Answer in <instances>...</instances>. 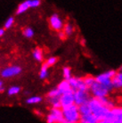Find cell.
Returning a JSON list of instances; mask_svg holds the SVG:
<instances>
[{
  "label": "cell",
  "instance_id": "cell-1",
  "mask_svg": "<svg viewBox=\"0 0 122 123\" xmlns=\"http://www.w3.org/2000/svg\"><path fill=\"white\" fill-rule=\"evenodd\" d=\"M88 105L91 109V113L97 119V120H107L110 110L105 107L104 105H102L99 99L91 97L88 102Z\"/></svg>",
  "mask_w": 122,
  "mask_h": 123
},
{
  "label": "cell",
  "instance_id": "cell-2",
  "mask_svg": "<svg viewBox=\"0 0 122 123\" xmlns=\"http://www.w3.org/2000/svg\"><path fill=\"white\" fill-rule=\"evenodd\" d=\"M62 114H63L64 121L67 123H74L79 122L80 120V113L79 111V107L77 105H73L67 107L65 109H61Z\"/></svg>",
  "mask_w": 122,
  "mask_h": 123
},
{
  "label": "cell",
  "instance_id": "cell-3",
  "mask_svg": "<svg viewBox=\"0 0 122 123\" xmlns=\"http://www.w3.org/2000/svg\"><path fill=\"white\" fill-rule=\"evenodd\" d=\"M116 72L117 71L110 70V71H107L105 72H104V73L99 74L96 77H95V82L104 86L106 88L109 89V91H110V90L113 89L112 85H111V79L116 74Z\"/></svg>",
  "mask_w": 122,
  "mask_h": 123
},
{
  "label": "cell",
  "instance_id": "cell-4",
  "mask_svg": "<svg viewBox=\"0 0 122 123\" xmlns=\"http://www.w3.org/2000/svg\"><path fill=\"white\" fill-rule=\"evenodd\" d=\"M46 123H61L63 122V114L61 109L59 108H51L49 113L46 117Z\"/></svg>",
  "mask_w": 122,
  "mask_h": 123
},
{
  "label": "cell",
  "instance_id": "cell-5",
  "mask_svg": "<svg viewBox=\"0 0 122 123\" xmlns=\"http://www.w3.org/2000/svg\"><path fill=\"white\" fill-rule=\"evenodd\" d=\"M90 94L93 95V97L95 98H103V97H108L109 95V89L106 88L104 86L95 82L93 86L89 88Z\"/></svg>",
  "mask_w": 122,
  "mask_h": 123
},
{
  "label": "cell",
  "instance_id": "cell-6",
  "mask_svg": "<svg viewBox=\"0 0 122 123\" xmlns=\"http://www.w3.org/2000/svg\"><path fill=\"white\" fill-rule=\"evenodd\" d=\"M22 69L18 65H12L8 67L4 68L2 71H0V77L3 79H10V78H14L21 73Z\"/></svg>",
  "mask_w": 122,
  "mask_h": 123
},
{
  "label": "cell",
  "instance_id": "cell-7",
  "mask_svg": "<svg viewBox=\"0 0 122 123\" xmlns=\"http://www.w3.org/2000/svg\"><path fill=\"white\" fill-rule=\"evenodd\" d=\"M73 96L74 105L77 106H80L84 104L88 103L90 98H91L89 91H80V90L73 91Z\"/></svg>",
  "mask_w": 122,
  "mask_h": 123
},
{
  "label": "cell",
  "instance_id": "cell-8",
  "mask_svg": "<svg viewBox=\"0 0 122 123\" xmlns=\"http://www.w3.org/2000/svg\"><path fill=\"white\" fill-rule=\"evenodd\" d=\"M48 22L50 28L52 29L53 31L59 32V31H62V29H63V26H64L63 20L57 13H54V14H52V15L50 16L48 19Z\"/></svg>",
  "mask_w": 122,
  "mask_h": 123
},
{
  "label": "cell",
  "instance_id": "cell-9",
  "mask_svg": "<svg viewBox=\"0 0 122 123\" xmlns=\"http://www.w3.org/2000/svg\"><path fill=\"white\" fill-rule=\"evenodd\" d=\"M68 82L70 84V87L72 91H77V90H80V91H88V88L85 86L84 84L82 78L79 77H71L70 80H68Z\"/></svg>",
  "mask_w": 122,
  "mask_h": 123
},
{
  "label": "cell",
  "instance_id": "cell-10",
  "mask_svg": "<svg viewBox=\"0 0 122 123\" xmlns=\"http://www.w3.org/2000/svg\"><path fill=\"white\" fill-rule=\"evenodd\" d=\"M60 105H61V109H65V108L73 105V91H70L69 93H65L63 95H61V96H60Z\"/></svg>",
  "mask_w": 122,
  "mask_h": 123
},
{
  "label": "cell",
  "instance_id": "cell-11",
  "mask_svg": "<svg viewBox=\"0 0 122 123\" xmlns=\"http://www.w3.org/2000/svg\"><path fill=\"white\" fill-rule=\"evenodd\" d=\"M111 85L114 89H122V72L117 71L111 79Z\"/></svg>",
  "mask_w": 122,
  "mask_h": 123
},
{
  "label": "cell",
  "instance_id": "cell-12",
  "mask_svg": "<svg viewBox=\"0 0 122 123\" xmlns=\"http://www.w3.org/2000/svg\"><path fill=\"white\" fill-rule=\"evenodd\" d=\"M56 88L58 89V91L60 92L61 95H63L65 93H69L70 91H72L71 87H70V84L68 82V80H63L62 81H61L60 83L58 84V86H56Z\"/></svg>",
  "mask_w": 122,
  "mask_h": 123
},
{
  "label": "cell",
  "instance_id": "cell-13",
  "mask_svg": "<svg viewBox=\"0 0 122 123\" xmlns=\"http://www.w3.org/2000/svg\"><path fill=\"white\" fill-rule=\"evenodd\" d=\"M32 56L34 60H36L38 62H43L44 61V52L40 47H36L32 52Z\"/></svg>",
  "mask_w": 122,
  "mask_h": 123
},
{
  "label": "cell",
  "instance_id": "cell-14",
  "mask_svg": "<svg viewBox=\"0 0 122 123\" xmlns=\"http://www.w3.org/2000/svg\"><path fill=\"white\" fill-rule=\"evenodd\" d=\"M29 9H30V7H29L27 0H25V1L21 2V3H20L18 5L17 8H16L15 13L17 14V15H20V14H22V13L26 12Z\"/></svg>",
  "mask_w": 122,
  "mask_h": 123
},
{
  "label": "cell",
  "instance_id": "cell-15",
  "mask_svg": "<svg viewBox=\"0 0 122 123\" xmlns=\"http://www.w3.org/2000/svg\"><path fill=\"white\" fill-rule=\"evenodd\" d=\"M110 113L114 120L122 121V106H116L110 110Z\"/></svg>",
  "mask_w": 122,
  "mask_h": 123
},
{
  "label": "cell",
  "instance_id": "cell-16",
  "mask_svg": "<svg viewBox=\"0 0 122 123\" xmlns=\"http://www.w3.org/2000/svg\"><path fill=\"white\" fill-rule=\"evenodd\" d=\"M74 26L70 22H67V23H64L63 29H62V32L64 33V35L67 37H70L72 34L74 33Z\"/></svg>",
  "mask_w": 122,
  "mask_h": 123
},
{
  "label": "cell",
  "instance_id": "cell-17",
  "mask_svg": "<svg viewBox=\"0 0 122 123\" xmlns=\"http://www.w3.org/2000/svg\"><path fill=\"white\" fill-rule=\"evenodd\" d=\"M42 101H43V98L41 96H39V95H31V96H30V97H28L26 99V104L30 105H38Z\"/></svg>",
  "mask_w": 122,
  "mask_h": 123
},
{
  "label": "cell",
  "instance_id": "cell-18",
  "mask_svg": "<svg viewBox=\"0 0 122 123\" xmlns=\"http://www.w3.org/2000/svg\"><path fill=\"white\" fill-rule=\"evenodd\" d=\"M78 107H79V113H80V116H84V115L91 113V109H90V106H89L88 103L84 104V105H80V106H78Z\"/></svg>",
  "mask_w": 122,
  "mask_h": 123
},
{
  "label": "cell",
  "instance_id": "cell-19",
  "mask_svg": "<svg viewBox=\"0 0 122 123\" xmlns=\"http://www.w3.org/2000/svg\"><path fill=\"white\" fill-rule=\"evenodd\" d=\"M82 79H83V81H84V84H85V86L88 88V90H89V88L95 83V77L90 76V75H87V76H85V77L82 78Z\"/></svg>",
  "mask_w": 122,
  "mask_h": 123
},
{
  "label": "cell",
  "instance_id": "cell-20",
  "mask_svg": "<svg viewBox=\"0 0 122 123\" xmlns=\"http://www.w3.org/2000/svg\"><path fill=\"white\" fill-rule=\"evenodd\" d=\"M80 120H83V121H85V122H86V123H96L98 121L97 119H96L92 113L81 116V117H80Z\"/></svg>",
  "mask_w": 122,
  "mask_h": 123
},
{
  "label": "cell",
  "instance_id": "cell-21",
  "mask_svg": "<svg viewBox=\"0 0 122 123\" xmlns=\"http://www.w3.org/2000/svg\"><path fill=\"white\" fill-rule=\"evenodd\" d=\"M47 103L51 105V107H52V108H59V109H61V105H60V97L47 98Z\"/></svg>",
  "mask_w": 122,
  "mask_h": 123
},
{
  "label": "cell",
  "instance_id": "cell-22",
  "mask_svg": "<svg viewBox=\"0 0 122 123\" xmlns=\"http://www.w3.org/2000/svg\"><path fill=\"white\" fill-rule=\"evenodd\" d=\"M57 57H55V56H51V57H49L47 60H46V62H43V65L44 66H46V68H50V67H52V66H54V65L57 62Z\"/></svg>",
  "mask_w": 122,
  "mask_h": 123
},
{
  "label": "cell",
  "instance_id": "cell-23",
  "mask_svg": "<svg viewBox=\"0 0 122 123\" xmlns=\"http://www.w3.org/2000/svg\"><path fill=\"white\" fill-rule=\"evenodd\" d=\"M21 87L19 86H12L7 89V94L10 96H13V95H18L19 93L21 92Z\"/></svg>",
  "mask_w": 122,
  "mask_h": 123
},
{
  "label": "cell",
  "instance_id": "cell-24",
  "mask_svg": "<svg viewBox=\"0 0 122 123\" xmlns=\"http://www.w3.org/2000/svg\"><path fill=\"white\" fill-rule=\"evenodd\" d=\"M22 34L27 38H32L34 37V35H35V32H34V30L32 28H30V27H26V28L23 29Z\"/></svg>",
  "mask_w": 122,
  "mask_h": 123
},
{
  "label": "cell",
  "instance_id": "cell-25",
  "mask_svg": "<svg viewBox=\"0 0 122 123\" xmlns=\"http://www.w3.org/2000/svg\"><path fill=\"white\" fill-rule=\"evenodd\" d=\"M62 76H63L64 80H69L70 78L72 77V74H71V69L68 66H65L62 69Z\"/></svg>",
  "mask_w": 122,
  "mask_h": 123
},
{
  "label": "cell",
  "instance_id": "cell-26",
  "mask_svg": "<svg viewBox=\"0 0 122 123\" xmlns=\"http://www.w3.org/2000/svg\"><path fill=\"white\" fill-rule=\"evenodd\" d=\"M61 96V94L58 91V89L55 87V88H52L50 90L47 95H46V98H55V97H60Z\"/></svg>",
  "mask_w": 122,
  "mask_h": 123
},
{
  "label": "cell",
  "instance_id": "cell-27",
  "mask_svg": "<svg viewBox=\"0 0 122 123\" xmlns=\"http://www.w3.org/2000/svg\"><path fill=\"white\" fill-rule=\"evenodd\" d=\"M48 68H46V66H44L42 64L41 66V69H40L39 71V78L41 80H46V78L48 77Z\"/></svg>",
  "mask_w": 122,
  "mask_h": 123
},
{
  "label": "cell",
  "instance_id": "cell-28",
  "mask_svg": "<svg viewBox=\"0 0 122 123\" xmlns=\"http://www.w3.org/2000/svg\"><path fill=\"white\" fill-rule=\"evenodd\" d=\"M14 22H15V20H14V18L13 17H9V18L7 19L6 21V22H5V24H4V30H8V29H11L13 26V24H14Z\"/></svg>",
  "mask_w": 122,
  "mask_h": 123
},
{
  "label": "cell",
  "instance_id": "cell-29",
  "mask_svg": "<svg viewBox=\"0 0 122 123\" xmlns=\"http://www.w3.org/2000/svg\"><path fill=\"white\" fill-rule=\"evenodd\" d=\"M27 2L30 8H37L41 5L40 0H27Z\"/></svg>",
  "mask_w": 122,
  "mask_h": 123
},
{
  "label": "cell",
  "instance_id": "cell-30",
  "mask_svg": "<svg viewBox=\"0 0 122 123\" xmlns=\"http://www.w3.org/2000/svg\"><path fill=\"white\" fill-rule=\"evenodd\" d=\"M57 35H58V37L61 40H64L65 38H66V36L64 35V33L62 32V31H59L58 33H57Z\"/></svg>",
  "mask_w": 122,
  "mask_h": 123
},
{
  "label": "cell",
  "instance_id": "cell-31",
  "mask_svg": "<svg viewBox=\"0 0 122 123\" xmlns=\"http://www.w3.org/2000/svg\"><path fill=\"white\" fill-rule=\"evenodd\" d=\"M5 89V86H4V82L3 80L0 79V92H3Z\"/></svg>",
  "mask_w": 122,
  "mask_h": 123
},
{
  "label": "cell",
  "instance_id": "cell-32",
  "mask_svg": "<svg viewBox=\"0 0 122 123\" xmlns=\"http://www.w3.org/2000/svg\"><path fill=\"white\" fill-rule=\"evenodd\" d=\"M96 123H110V121L108 120H98Z\"/></svg>",
  "mask_w": 122,
  "mask_h": 123
},
{
  "label": "cell",
  "instance_id": "cell-33",
  "mask_svg": "<svg viewBox=\"0 0 122 123\" xmlns=\"http://www.w3.org/2000/svg\"><path fill=\"white\" fill-rule=\"evenodd\" d=\"M4 35H5V30L3 28H0V37H3Z\"/></svg>",
  "mask_w": 122,
  "mask_h": 123
},
{
  "label": "cell",
  "instance_id": "cell-34",
  "mask_svg": "<svg viewBox=\"0 0 122 123\" xmlns=\"http://www.w3.org/2000/svg\"><path fill=\"white\" fill-rule=\"evenodd\" d=\"M110 123H122V121L121 120H112Z\"/></svg>",
  "mask_w": 122,
  "mask_h": 123
},
{
  "label": "cell",
  "instance_id": "cell-35",
  "mask_svg": "<svg viewBox=\"0 0 122 123\" xmlns=\"http://www.w3.org/2000/svg\"><path fill=\"white\" fill-rule=\"evenodd\" d=\"M81 44H82V46H85V39H81Z\"/></svg>",
  "mask_w": 122,
  "mask_h": 123
},
{
  "label": "cell",
  "instance_id": "cell-36",
  "mask_svg": "<svg viewBox=\"0 0 122 123\" xmlns=\"http://www.w3.org/2000/svg\"><path fill=\"white\" fill-rule=\"evenodd\" d=\"M121 71L122 72V65H120V66H119V71Z\"/></svg>",
  "mask_w": 122,
  "mask_h": 123
},
{
  "label": "cell",
  "instance_id": "cell-37",
  "mask_svg": "<svg viewBox=\"0 0 122 123\" xmlns=\"http://www.w3.org/2000/svg\"><path fill=\"white\" fill-rule=\"evenodd\" d=\"M79 123H86V122H85V121H83V120H79Z\"/></svg>",
  "mask_w": 122,
  "mask_h": 123
},
{
  "label": "cell",
  "instance_id": "cell-38",
  "mask_svg": "<svg viewBox=\"0 0 122 123\" xmlns=\"http://www.w3.org/2000/svg\"><path fill=\"white\" fill-rule=\"evenodd\" d=\"M61 123H67V122H65V121H63V122H61Z\"/></svg>",
  "mask_w": 122,
  "mask_h": 123
},
{
  "label": "cell",
  "instance_id": "cell-39",
  "mask_svg": "<svg viewBox=\"0 0 122 123\" xmlns=\"http://www.w3.org/2000/svg\"><path fill=\"white\" fill-rule=\"evenodd\" d=\"M74 123H79V122H74Z\"/></svg>",
  "mask_w": 122,
  "mask_h": 123
}]
</instances>
